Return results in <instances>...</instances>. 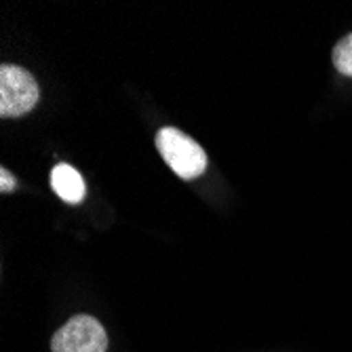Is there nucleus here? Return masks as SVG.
I'll list each match as a JSON object with an SVG mask.
<instances>
[{"label": "nucleus", "mask_w": 352, "mask_h": 352, "mask_svg": "<svg viewBox=\"0 0 352 352\" xmlns=\"http://www.w3.org/2000/svg\"><path fill=\"white\" fill-rule=\"evenodd\" d=\"M156 148L182 179H195L207 169L205 150L175 126H163L156 133Z\"/></svg>", "instance_id": "nucleus-1"}, {"label": "nucleus", "mask_w": 352, "mask_h": 352, "mask_svg": "<svg viewBox=\"0 0 352 352\" xmlns=\"http://www.w3.org/2000/svg\"><path fill=\"white\" fill-rule=\"evenodd\" d=\"M38 85L28 70L9 63L0 68V116H23L38 104Z\"/></svg>", "instance_id": "nucleus-2"}, {"label": "nucleus", "mask_w": 352, "mask_h": 352, "mask_svg": "<svg viewBox=\"0 0 352 352\" xmlns=\"http://www.w3.org/2000/svg\"><path fill=\"white\" fill-rule=\"evenodd\" d=\"M53 352H106L108 336L98 318L76 314L51 340Z\"/></svg>", "instance_id": "nucleus-3"}, {"label": "nucleus", "mask_w": 352, "mask_h": 352, "mask_svg": "<svg viewBox=\"0 0 352 352\" xmlns=\"http://www.w3.org/2000/svg\"><path fill=\"white\" fill-rule=\"evenodd\" d=\"M51 186L55 195L70 205H78L85 199V182L82 175L68 163H59L51 171Z\"/></svg>", "instance_id": "nucleus-4"}, {"label": "nucleus", "mask_w": 352, "mask_h": 352, "mask_svg": "<svg viewBox=\"0 0 352 352\" xmlns=\"http://www.w3.org/2000/svg\"><path fill=\"white\" fill-rule=\"evenodd\" d=\"M331 57H333V66L338 68L340 74L352 76V34H348L336 45Z\"/></svg>", "instance_id": "nucleus-5"}, {"label": "nucleus", "mask_w": 352, "mask_h": 352, "mask_svg": "<svg viewBox=\"0 0 352 352\" xmlns=\"http://www.w3.org/2000/svg\"><path fill=\"white\" fill-rule=\"evenodd\" d=\"M15 186H17L15 177L7 169H0V192H3V195H9V192L15 190Z\"/></svg>", "instance_id": "nucleus-6"}]
</instances>
